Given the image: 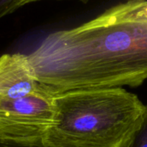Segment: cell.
<instances>
[{"instance_id": "6da1fadb", "label": "cell", "mask_w": 147, "mask_h": 147, "mask_svg": "<svg viewBox=\"0 0 147 147\" xmlns=\"http://www.w3.org/2000/svg\"><path fill=\"white\" fill-rule=\"evenodd\" d=\"M28 59L54 95L138 87L147 80V0L125 2L71 29L47 35Z\"/></svg>"}, {"instance_id": "7a4b0ae2", "label": "cell", "mask_w": 147, "mask_h": 147, "mask_svg": "<svg viewBox=\"0 0 147 147\" xmlns=\"http://www.w3.org/2000/svg\"><path fill=\"white\" fill-rule=\"evenodd\" d=\"M146 105L122 87L55 95V115L45 147H127Z\"/></svg>"}, {"instance_id": "3957f363", "label": "cell", "mask_w": 147, "mask_h": 147, "mask_svg": "<svg viewBox=\"0 0 147 147\" xmlns=\"http://www.w3.org/2000/svg\"><path fill=\"white\" fill-rule=\"evenodd\" d=\"M54 115L55 95L43 85L23 96H0V140L43 146Z\"/></svg>"}, {"instance_id": "277c9868", "label": "cell", "mask_w": 147, "mask_h": 147, "mask_svg": "<svg viewBox=\"0 0 147 147\" xmlns=\"http://www.w3.org/2000/svg\"><path fill=\"white\" fill-rule=\"evenodd\" d=\"M41 87L28 55L7 53L0 56V96L20 97Z\"/></svg>"}, {"instance_id": "5b68a950", "label": "cell", "mask_w": 147, "mask_h": 147, "mask_svg": "<svg viewBox=\"0 0 147 147\" xmlns=\"http://www.w3.org/2000/svg\"><path fill=\"white\" fill-rule=\"evenodd\" d=\"M127 147H147V105L140 127L134 133Z\"/></svg>"}, {"instance_id": "8992f818", "label": "cell", "mask_w": 147, "mask_h": 147, "mask_svg": "<svg viewBox=\"0 0 147 147\" xmlns=\"http://www.w3.org/2000/svg\"><path fill=\"white\" fill-rule=\"evenodd\" d=\"M23 0H0V19L22 6Z\"/></svg>"}, {"instance_id": "52a82bcc", "label": "cell", "mask_w": 147, "mask_h": 147, "mask_svg": "<svg viewBox=\"0 0 147 147\" xmlns=\"http://www.w3.org/2000/svg\"><path fill=\"white\" fill-rule=\"evenodd\" d=\"M0 147H45L43 146H35V145H21L12 142L3 141L0 140Z\"/></svg>"}, {"instance_id": "ba28073f", "label": "cell", "mask_w": 147, "mask_h": 147, "mask_svg": "<svg viewBox=\"0 0 147 147\" xmlns=\"http://www.w3.org/2000/svg\"><path fill=\"white\" fill-rule=\"evenodd\" d=\"M35 1H39V0H23L22 1V6L27 4V3H33V2H35ZM126 2H134V1H143V0H125Z\"/></svg>"}]
</instances>
